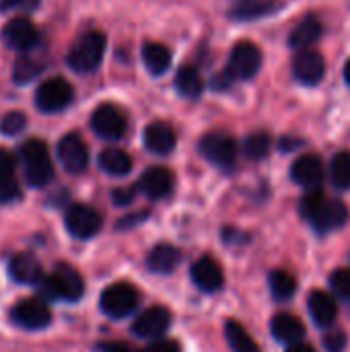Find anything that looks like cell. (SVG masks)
<instances>
[{
    "label": "cell",
    "instance_id": "6da1fadb",
    "mask_svg": "<svg viewBox=\"0 0 350 352\" xmlns=\"http://www.w3.org/2000/svg\"><path fill=\"white\" fill-rule=\"evenodd\" d=\"M23 167H25V179L31 188H45L54 177V165L50 159V151L43 140L31 138L21 144L19 148Z\"/></svg>",
    "mask_w": 350,
    "mask_h": 352
},
{
    "label": "cell",
    "instance_id": "7a4b0ae2",
    "mask_svg": "<svg viewBox=\"0 0 350 352\" xmlns=\"http://www.w3.org/2000/svg\"><path fill=\"white\" fill-rule=\"evenodd\" d=\"M39 285H41V293L47 299L78 301L85 293L83 276L68 264H58L56 270L50 276H45Z\"/></svg>",
    "mask_w": 350,
    "mask_h": 352
},
{
    "label": "cell",
    "instance_id": "3957f363",
    "mask_svg": "<svg viewBox=\"0 0 350 352\" xmlns=\"http://www.w3.org/2000/svg\"><path fill=\"white\" fill-rule=\"evenodd\" d=\"M107 39L101 31H87L70 50L68 66L76 72H93L99 68Z\"/></svg>",
    "mask_w": 350,
    "mask_h": 352
},
{
    "label": "cell",
    "instance_id": "277c9868",
    "mask_svg": "<svg viewBox=\"0 0 350 352\" xmlns=\"http://www.w3.org/2000/svg\"><path fill=\"white\" fill-rule=\"evenodd\" d=\"M74 99L72 85L62 76H52L43 80L35 91V105L43 113H56L66 109Z\"/></svg>",
    "mask_w": 350,
    "mask_h": 352
},
{
    "label": "cell",
    "instance_id": "5b68a950",
    "mask_svg": "<svg viewBox=\"0 0 350 352\" xmlns=\"http://www.w3.org/2000/svg\"><path fill=\"white\" fill-rule=\"evenodd\" d=\"M99 305L105 316L122 320L138 307V291L128 283H113L101 293Z\"/></svg>",
    "mask_w": 350,
    "mask_h": 352
},
{
    "label": "cell",
    "instance_id": "8992f818",
    "mask_svg": "<svg viewBox=\"0 0 350 352\" xmlns=\"http://www.w3.org/2000/svg\"><path fill=\"white\" fill-rule=\"evenodd\" d=\"M200 153L212 165L229 169L235 165V159H237V142L233 136L225 132H210L200 140Z\"/></svg>",
    "mask_w": 350,
    "mask_h": 352
},
{
    "label": "cell",
    "instance_id": "52a82bcc",
    "mask_svg": "<svg viewBox=\"0 0 350 352\" xmlns=\"http://www.w3.org/2000/svg\"><path fill=\"white\" fill-rule=\"evenodd\" d=\"M93 132L103 140H120L126 134V116L111 103H101L91 116Z\"/></svg>",
    "mask_w": 350,
    "mask_h": 352
},
{
    "label": "cell",
    "instance_id": "ba28073f",
    "mask_svg": "<svg viewBox=\"0 0 350 352\" xmlns=\"http://www.w3.org/2000/svg\"><path fill=\"white\" fill-rule=\"evenodd\" d=\"M262 66V52L256 43L250 41H239L233 50H231V58H229V68L227 74L235 80V78H252Z\"/></svg>",
    "mask_w": 350,
    "mask_h": 352
},
{
    "label": "cell",
    "instance_id": "9c48e42d",
    "mask_svg": "<svg viewBox=\"0 0 350 352\" xmlns=\"http://www.w3.org/2000/svg\"><path fill=\"white\" fill-rule=\"evenodd\" d=\"M10 320L19 328L25 330H41L50 324L52 314L45 301L33 297V299H23L10 309Z\"/></svg>",
    "mask_w": 350,
    "mask_h": 352
},
{
    "label": "cell",
    "instance_id": "30bf717a",
    "mask_svg": "<svg viewBox=\"0 0 350 352\" xmlns=\"http://www.w3.org/2000/svg\"><path fill=\"white\" fill-rule=\"evenodd\" d=\"M58 159L68 173H83L89 165V148L78 134L70 132L58 142Z\"/></svg>",
    "mask_w": 350,
    "mask_h": 352
},
{
    "label": "cell",
    "instance_id": "8fae6325",
    "mask_svg": "<svg viewBox=\"0 0 350 352\" xmlns=\"http://www.w3.org/2000/svg\"><path fill=\"white\" fill-rule=\"evenodd\" d=\"M66 229L76 239H89L101 229V217L87 204H74L66 212Z\"/></svg>",
    "mask_w": 350,
    "mask_h": 352
},
{
    "label": "cell",
    "instance_id": "7c38bea8",
    "mask_svg": "<svg viewBox=\"0 0 350 352\" xmlns=\"http://www.w3.org/2000/svg\"><path fill=\"white\" fill-rule=\"evenodd\" d=\"M171 326V314L169 309L157 305L146 309L144 314H140L134 324H132V332L134 336L142 338V340H155L159 336H163Z\"/></svg>",
    "mask_w": 350,
    "mask_h": 352
},
{
    "label": "cell",
    "instance_id": "4fadbf2b",
    "mask_svg": "<svg viewBox=\"0 0 350 352\" xmlns=\"http://www.w3.org/2000/svg\"><path fill=\"white\" fill-rule=\"evenodd\" d=\"M326 72V64L320 52L316 50H301L297 54V58L293 60V76L307 87L318 85L324 78Z\"/></svg>",
    "mask_w": 350,
    "mask_h": 352
},
{
    "label": "cell",
    "instance_id": "5bb4252c",
    "mask_svg": "<svg viewBox=\"0 0 350 352\" xmlns=\"http://www.w3.org/2000/svg\"><path fill=\"white\" fill-rule=\"evenodd\" d=\"M2 39H4V43H6L8 47L25 52V50H31V47L37 43L39 35H37L35 25H33L29 19L17 16V19H10V21L4 25V29H2Z\"/></svg>",
    "mask_w": 350,
    "mask_h": 352
},
{
    "label": "cell",
    "instance_id": "9a60e30c",
    "mask_svg": "<svg viewBox=\"0 0 350 352\" xmlns=\"http://www.w3.org/2000/svg\"><path fill=\"white\" fill-rule=\"evenodd\" d=\"M291 177L295 184L307 188V190H318L324 182V163L318 155H301L293 167H291Z\"/></svg>",
    "mask_w": 350,
    "mask_h": 352
},
{
    "label": "cell",
    "instance_id": "2e32d148",
    "mask_svg": "<svg viewBox=\"0 0 350 352\" xmlns=\"http://www.w3.org/2000/svg\"><path fill=\"white\" fill-rule=\"evenodd\" d=\"M349 219V210L342 202L338 200H324L322 206L307 219L314 229H318L320 233H328V231H336L340 229Z\"/></svg>",
    "mask_w": 350,
    "mask_h": 352
},
{
    "label": "cell",
    "instance_id": "e0dca14e",
    "mask_svg": "<svg viewBox=\"0 0 350 352\" xmlns=\"http://www.w3.org/2000/svg\"><path fill=\"white\" fill-rule=\"evenodd\" d=\"M190 274H192L194 285H196L200 291H206V293L219 291V289L223 287V283H225V276H223L221 266H219L212 258H208V256L196 260V262L192 264Z\"/></svg>",
    "mask_w": 350,
    "mask_h": 352
},
{
    "label": "cell",
    "instance_id": "ac0fdd59",
    "mask_svg": "<svg viewBox=\"0 0 350 352\" xmlns=\"http://www.w3.org/2000/svg\"><path fill=\"white\" fill-rule=\"evenodd\" d=\"M175 184V177L169 169L165 167H151L142 173L140 177V190L151 198V200H161L171 194Z\"/></svg>",
    "mask_w": 350,
    "mask_h": 352
},
{
    "label": "cell",
    "instance_id": "d6986e66",
    "mask_svg": "<svg viewBox=\"0 0 350 352\" xmlns=\"http://www.w3.org/2000/svg\"><path fill=\"white\" fill-rule=\"evenodd\" d=\"M309 316L320 328H330L338 318V303L326 291H314L307 299Z\"/></svg>",
    "mask_w": 350,
    "mask_h": 352
},
{
    "label": "cell",
    "instance_id": "ffe728a7",
    "mask_svg": "<svg viewBox=\"0 0 350 352\" xmlns=\"http://www.w3.org/2000/svg\"><path fill=\"white\" fill-rule=\"evenodd\" d=\"M283 8V2L278 0H237L229 14L235 21H256L262 16H270L276 10Z\"/></svg>",
    "mask_w": 350,
    "mask_h": 352
},
{
    "label": "cell",
    "instance_id": "44dd1931",
    "mask_svg": "<svg viewBox=\"0 0 350 352\" xmlns=\"http://www.w3.org/2000/svg\"><path fill=\"white\" fill-rule=\"evenodd\" d=\"M144 146L155 155H169L175 148V132L165 122H153L144 130Z\"/></svg>",
    "mask_w": 350,
    "mask_h": 352
},
{
    "label": "cell",
    "instance_id": "7402d4cb",
    "mask_svg": "<svg viewBox=\"0 0 350 352\" xmlns=\"http://www.w3.org/2000/svg\"><path fill=\"white\" fill-rule=\"evenodd\" d=\"M8 272H10L12 280H17L21 285H35V283L43 280L41 264L31 254H17L8 264Z\"/></svg>",
    "mask_w": 350,
    "mask_h": 352
},
{
    "label": "cell",
    "instance_id": "603a6c76",
    "mask_svg": "<svg viewBox=\"0 0 350 352\" xmlns=\"http://www.w3.org/2000/svg\"><path fill=\"white\" fill-rule=\"evenodd\" d=\"M272 336L278 342L285 344H295L301 342V338L305 336V326L299 318H295L293 314H278L274 316L272 324H270Z\"/></svg>",
    "mask_w": 350,
    "mask_h": 352
},
{
    "label": "cell",
    "instance_id": "cb8c5ba5",
    "mask_svg": "<svg viewBox=\"0 0 350 352\" xmlns=\"http://www.w3.org/2000/svg\"><path fill=\"white\" fill-rule=\"evenodd\" d=\"M182 256H179V250L169 245V243H159L155 245L149 256H146V266L151 272H157V274H171L177 264H179Z\"/></svg>",
    "mask_w": 350,
    "mask_h": 352
},
{
    "label": "cell",
    "instance_id": "d4e9b609",
    "mask_svg": "<svg viewBox=\"0 0 350 352\" xmlns=\"http://www.w3.org/2000/svg\"><path fill=\"white\" fill-rule=\"evenodd\" d=\"M142 60H144V66L146 70L153 74V76H161L169 70L171 66V52L169 47H165L163 43H157V41H149L142 45Z\"/></svg>",
    "mask_w": 350,
    "mask_h": 352
},
{
    "label": "cell",
    "instance_id": "484cf974",
    "mask_svg": "<svg viewBox=\"0 0 350 352\" xmlns=\"http://www.w3.org/2000/svg\"><path fill=\"white\" fill-rule=\"evenodd\" d=\"M99 167L107 173V175H128L132 171V159L126 151L122 148H105L99 155Z\"/></svg>",
    "mask_w": 350,
    "mask_h": 352
},
{
    "label": "cell",
    "instance_id": "4316f807",
    "mask_svg": "<svg viewBox=\"0 0 350 352\" xmlns=\"http://www.w3.org/2000/svg\"><path fill=\"white\" fill-rule=\"evenodd\" d=\"M322 35V23L314 16V14H307L291 33L289 37V45L291 47H307L311 43H316Z\"/></svg>",
    "mask_w": 350,
    "mask_h": 352
},
{
    "label": "cell",
    "instance_id": "83f0119b",
    "mask_svg": "<svg viewBox=\"0 0 350 352\" xmlns=\"http://www.w3.org/2000/svg\"><path fill=\"white\" fill-rule=\"evenodd\" d=\"M175 89L182 97H188V99L200 97V93L204 89L200 72L194 66H182L175 74Z\"/></svg>",
    "mask_w": 350,
    "mask_h": 352
},
{
    "label": "cell",
    "instance_id": "f1b7e54d",
    "mask_svg": "<svg viewBox=\"0 0 350 352\" xmlns=\"http://www.w3.org/2000/svg\"><path fill=\"white\" fill-rule=\"evenodd\" d=\"M225 338L233 352H260V346L256 344V340L248 334V330L239 322H233V320L227 322Z\"/></svg>",
    "mask_w": 350,
    "mask_h": 352
},
{
    "label": "cell",
    "instance_id": "f546056e",
    "mask_svg": "<svg viewBox=\"0 0 350 352\" xmlns=\"http://www.w3.org/2000/svg\"><path fill=\"white\" fill-rule=\"evenodd\" d=\"M268 283H270V291H272L274 299H278V301L291 299L295 295V291H297V280L287 270H274L270 274Z\"/></svg>",
    "mask_w": 350,
    "mask_h": 352
},
{
    "label": "cell",
    "instance_id": "4dcf8cb0",
    "mask_svg": "<svg viewBox=\"0 0 350 352\" xmlns=\"http://www.w3.org/2000/svg\"><path fill=\"white\" fill-rule=\"evenodd\" d=\"M330 179L334 184V188L338 190H349L350 188V153L342 151L338 155H334L332 163H330Z\"/></svg>",
    "mask_w": 350,
    "mask_h": 352
},
{
    "label": "cell",
    "instance_id": "1f68e13d",
    "mask_svg": "<svg viewBox=\"0 0 350 352\" xmlns=\"http://www.w3.org/2000/svg\"><path fill=\"white\" fill-rule=\"evenodd\" d=\"M39 72H41V64H37L35 60H29V58H19L12 68V78L17 85H25V82L33 80Z\"/></svg>",
    "mask_w": 350,
    "mask_h": 352
},
{
    "label": "cell",
    "instance_id": "d6a6232c",
    "mask_svg": "<svg viewBox=\"0 0 350 352\" xmlns=\"http://www.w3.org/2000/svg\"><path fill=\"white\" fill-rule=\"evenodd\" d=\"M270 151V136L266 132H254L245 138V153L252 159H262Z\"/></svg>",
    "mask_w": 350,
    "mask_h": 352
},
{
    "label": "cell",
    "instance_id": "836d02e7",
    "mask_svg": "<svg viewBox=\"0 0 350 352\" xmlns=\"http://www.w3.org/2000/svg\"><path fill=\"white\" fill-rule=\"evenodd\" d=\"M25 126H27V118H25L23 111H8V113L2 118V122H0V130H2V134H6V136H17V134H21V132L25 130Z\"/></svg>",
    "mask_w": 350,
    "mask_h": 352
},
{
    "label": "cell",
    "instance_id": "e575fe53",
    "mask_svg": "<svg viewBox=\"0 0 350 352\" xmlns=\"http://www.w3.org/2000/svg\"><path fill=\"white\" fill-rule=\"evenodd\" d=\"M330 287L334 289V293L338 297H350V270L349 268H338L332 276H330Z\"/></svg>",
    "mask_w": 350,
    "mask_h": 352
},
{
    "label": "cell",
    "instance_id": "d590c367",
    "mask_svg": "<svg viewBox=\"0 0 350 352\" xmlns=\"http://www.w3.org/2000/svg\"><path fill=\"white\" fill-rule=\"evenodd\" d=\"M326 200V196L320 192V190H309V194H305L303 196V200H301V214L305 217V219H309L320 206H322V202Z\"/></svg>",
    "mask_w": 350,
    "mask_h": 352
},
{
    "label": "cell",
    "instance_id": "8d00e7d4",
    "mask_svg": "<svg viewBox=\"0 0 350 352\" xmlns=\"http://www.w3.org/2000/svg\"><path fill=\"white\" fill-rule=\"evenodd\" d=\"M12 173H14V157L6 148H0V182L12 179Z\"/></svg>",
    "mask_w": 350,
    "mask_h": 352
},
{
    "label": "cell",
    "instance_id": "74e56055",
    "mask_svg": "<svg viewBox=\"0 0 350 352\" xmlns=\"http://www.w3.org/2000/svg\"><path fill=\"white\" fill-rule=\"evenodd\" d=\"M324 346L328 352H342L347 346V338L342 332H334V334H328L324 338Z\"/></svg>",
    "mask_w": 350,
    "mask_h": 352
},
{
    "label": "cell",
    "instance_id": "f35d334b",
    "mask_svg": "<svg viewBox=\"0 0 350 352\" xmlns=\"http://www.w3.org/2000/svg\"><path fill=\"white\" fill-rule=\"evenodd\" d=\"M21 196L19 192V186L8 179V182H0V202H12Z\"/></svg>",
    "mask_w": 350,
    "mask_h": 352
},
{
    "label": "cell",
    "instance_id": "ab89813d",
    "mask_svg": "<svg viewBox=\"0 0 350 352\" xmlns=\"http://www.w3.org/2000/svg\"><path fill=\"white\" fill-rule=\"evenodd\" d=\"M142 352H182V349L175 340H157Z\"/></svg>",
    "mask_w": 350,
    "mask_h": 352
},
{
    "label": "cell",
    "instance_id": "60d3db41",
    "mask_svg": "<svg viewBox=\"0 0 350 352\" xmlns=\"http://www.w3.org/2000/svg\"><path fill=\"white\" fill-rule=\"evenodd\" d=\"M35 4H37V0H0V10H12V8L29 10Z\"/></svg>",
    "mask_w": 350,
    "mask_h": 352
},
{
    "label": "cell",
    "instance_id": "b9f144b4",
    "mask_svg": "<svg viewBox=\"0 0 350 352\" xmlns=\"http://www.w3.org/2000/svg\"><path fill=\"white\" fill-rule=\"evenodd\" d=\"M134 196V190H116L113 192V202L116 204H128Z\"/></svg>",
    "mask_w": 350,
    "mask_h": 352
},
{
    "label": "cell",
    "instance_id": "7bdbcfd3",
    "mask_svg": "<svg viewBox=\"0 0 350 352\" xmlns=\"http://www.w3.org/2000/svg\"><path fill=\"white\" fill-rule=\"evenodd\" d=\"M99 352H132L126 344L122 342H105L99 346Z\"/></svg>",
    "mask_w": 350,
    "mask_h": 352
},
{
    "label": "cell",
    "instance_id": "ee69618b",
    "mask_svg": "<svg viewBox=\"0 0 350 352\" xmlns=\"http://www.w3.org/2000/svg\"><path fill=\"white\" fill-rule=\"evenodd\" d=\"M287 352H316V351H314V346H309V344H305V342H295V344H289Z\"/></svg>",
    "mask_w": 350,
    "mask_h": 352
},
{
    "label": "cell",
    "instance_id": "f6af8a7d",
    "mask_svg": "<svg viewBox=\"0 0 350 352\" xmlns=\"http://www.w3.org/2000/svg\"><path fill=\"white\" fill-rule=\"evenodd\" d=\"M344 80H347V85L350 87V58L349 62H347V66H344Z\"/></svg>",
    "mask_w": 350,
    "mask_h": 352
}]
</instances>
